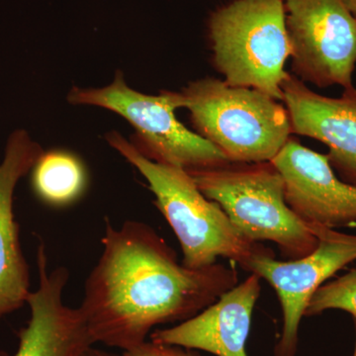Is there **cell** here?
Segmentation results:
<instances>
[{"instance_id":"cell-15","label":"cell","mask_w":356,"mask_h":356,"mask_svg":"<svg viewBox=\"0 0 356 356\" xmlns=\"http://www.w3.org/2000/svg\"><path fill=\"white\" fill-rule=\"evenodd\" d=\"M329 310L346 312L356 323V269L318 288L307 305L305 317Z\"/></svg>"},{"instance_id":"cell-11","label":"cell","mask_w":356,"mask_h":356,"mask_svg":"<svg viewBox=\"0 0 356 356\" xmlns=\"http://www.w3.org/2000/svg\"><path fill=\"white\" fill-rule=\"evenodd\" d=\"M292 133L329 147L330 163L339 177L356 186V89L339 98L318 95L289 74L281 86Z\"/></svg>"},{"instance_id":"cell-4","label":"cell","mask_w":356,"mask_h":356,"mask_svg":"<svg viewBox=\"0 0 356 356\" xmlns=\"http://www.w3.org/2000/svg\"><path fill=\"white\" fill-rule=\"evenodd\" d=\"M189 173L248 240L275 243L287 261L317 248V236L288 206L284 181L271 161L229 163Z\"/></svg>"},{"instance_id":"cell-5","label":"cell","mask_w":356,"mask_h":356,"mask_svg":"<svg viewBox=\"0 0 356 356\" xmlns=\"http://www.w3.org/2000/svg\"><path fill=\"white\" fill-rule=\"evenodd\" d=\"M209 31L215 67L229 86L282 102L291 57L283 0H236L213 14Z\"/></svg>"},{"instance_id":"cell-16","label":"cell","mask_w":356,"mask_h":356,"mask_svg":"<svg viewBox=\"0 0 356 356\" xmlns=\"http://www.w3.org/2000/svg\"><path fill=\"white\" fill-rule=\"evenodd\" d=\"M123 356H201L193 350L181 348V346H170L146 341L133 350L124 351Z\"/></svg>"},{"instance_id":"cell-9","label":"cell","mask_w":356,"mask_h":356,"mask_svg":"<svg viewBox=\"0 0 356 356\" xmlns=\"http://www.w3.org/2000/svg\"><path fill=\"white\" fill-rule=\"evenodd\" d=\"M271 163L284 181L288 206L302 221L332 229L356 225V186L339 177L327 154L290 138Z\"/></svg>"},{"instance_id":"cell-17","label":"cell","mask_w":356,"mask_h":356,"mask_svg":"<svg viewBox=\"0 0 356 356\" xmlns=\"http://www.w3.org/2000/svg\"><path fill=\"white\" fill-rule=\"evenodd\" d=\"M79 356H123V355H117L115 353L100 350V348H95V346H91L86 348V350H84Z\"/></svg>"},{"instance_id":"cell-8","label":"cell","mask_w":356,"mask_h":356,"mask_svg":"<svg viewBox=\"0 0 356 356\" xmlns=\"http://www.w3.org/2000/svg\"><path fill=\"white\" fill-rule=\"evenodd\" d=\"M318 238L311 254L294 261H276L275 255L257 257L248 267L275 290L282 309L283 325L274 356H296L299 327L316 291L343 267L356 261V235L309 224Z\"/></svg>"},{"instance_id":"cell-14","label":"cell","mask_w":356,"mask_h":356,"mask_svg":"<svg viewBox=\"0 0 356 356\" xmlns=\"http://www.w3.org/2000/svg\"><path fill=\"white\" fill-rule=\"evenodd\" d=\"M30 172L33 191L39 200L51 207L76 203L88 187V175L83 161L67 149L44 151Z\"/></svg>"},{"instance_id":"cell-18","label":"cell","mask_w":356,"mask_h":356,"mask_svg":"<svg viewBox=\"0 0 356 356\" xmlns=\"http://www.w3.org/2000/svg\"><path fill=\"white\" fill-rule=\"evenodd\" d=\"M346 2V6L350 9L351 14L355 16L356 19V0H344Z\"/></svg>"},{"instance_id":"cell-12","label":"cell","mask_w":356,"mask_h":356,"mask_svg":"<svg viewBox=\"0 0 356 356\" xmlns=\"http://www.w3.org/2000/svg\"><path fill=\"white\" fill-rule=\"evenodd\" d=\"M261 280L252 273L194 317L175 327L156 330L149 334V341L216 356H248L247 341L261 295Z\"/></svg>"},{"instance_id":"cell-1","label":"cell","mask_w":356,"mask_h":356,"mask_svg":"<svg viewBox=\"0 0 356 356\" xmlns=\"http://www.w3.org/2000/svg\"><path fill=\"white\" fill-rule=\"evenodd\" d=\"M102 243L79 307L95 343L133 350L156 325L188 320L238 284L233 264L184 266L144 222L106 221Z\"/></svg>"},{"instance_id":"cell-7","label":"cell","mask_w":356,"mask_h":356,"mask_svg":"<svg viewBox=\"0 0 356 356\" xmlns=\"http://www.w3.org/2000/svg\"><path fill=\"white\" fill-rule=\"evenodd\" d=\"M293 72L318 88H353L356 19L344 0H283Z\"/></svg>"},{"instance_id":"cell-10","label":"cell","mask_w":356,"mask_h":356,"mask_svg":"<svg viewBox=\"0 0 356 356\" xmlns=\"http://www.w3.org/2000/svg\"><path fill=\"white\" fill-rule=\"evenodd\" d=\"M37 266L39 286L28 296L31 315L18 332L19 346L14 356H79L95 343L79 309L64 303L69 270L63 266L48 270L44 243L38 245Z\"/></svg>"},{"instance_id":"cell-13","label":"cell","mask_w":356,"mask_h":356,"mask_svg":"<svg viewBox=\"0 0 356 356\" xmlns=\"http://www.w3.org/2000/svg\"><path fill=\"white\" fill-rule=\"evenodd\" d=\"M44 149L29 134L18 130L7 140L0 163V320L27 304L29 266L19 240L14 216V192L18 182L38 161Z\"/></svg>"},{"instance_id":"cell-3","label":"cell","mask_w":356,"mask_h":356,"mask_svg":"<svg viewBox=\"0 0 356 356\" xmlns=\"http://www.w3.org/2000/svg\"><path fill=\"white\" fill-rule=\"evenodd\" d=\"M177 96L198 135L231 163L271 161L290 139L287 109L257 89L206 77L192 81Z\"/></svg>"},{"instance_id":"cell-6","label":"cell","mask_w":356,"mask_h":356,"mask_svg":"<svg viewBox=\"0 0 356 356\" xmlns=\"http://www.w3.org/2000/svg\"><path fill=\"white\" fill-rule=\"evenodd\" d=\"M72 105L100 107L120 115L135 130L130 142L143 156L156 163L175 165L188 172L231 163L207 140L192 132L175 116L177 92L149 95L131 88L123 72L100 88H72L67 95Z\"/></svg>"},{"instance_id":"cell-2","label":"cell","mask_w":356,"mask_h":356,"mask_svg":"<svg viewBox=\"0 0 356 356\" xmlns=\"http://www.w3.org/2000/svg\"><path fill=\"white\" fill-rule=\"evenodd\" d=\"M105 138L146 179L154 205L179 242L184 266L205 268L225 257L248 271L257 257L275 255L270 248L245 238L221 206L204 195L187 170L147 159L119 132Z\"/></svg>"},{"instance_id":"cell-19","label":"cell","mask_w":356,"mask_h":356,"mask_svg":"<svg viewBox=\"0 0 356 356\" xmlns=\"http://www.w3.org/2000/svg\"><path fill=\"white\" fill-rule=\"evenodd\" d=\"M355 353H353V356H356V323H355Z\"/></svg>"}]
</instances>
